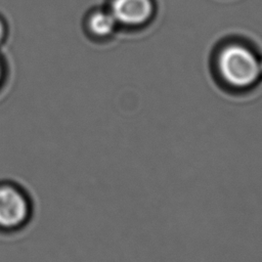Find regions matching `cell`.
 <instances>
[{
  "instance_id": "1",
  "label": "cell",
  "mask_w": 262,
  "mask_h": 262,
  "mask_svg": "<svg viewBox=\"0 0 262 262\" xmlns=\"http://www.w3.org/2000/svg\"><path fill=\"white\" fill-rule=\"evenodd\" d=\"M219 70L224 81L231 87H251L261 74L260 64L254 54L242 46L225 48L219 58Z\"/></svg>"
},
{
  "instance_id": "2",
  "label": "cell",
  "mask_w": 262,
  "mask_h": 262,
  "mask_svg": "<svg viewBox=\"0 0 262 262\" xmlns=\"http://www.w3.org/2000/svg\"><path fill=\"white\" fill-rule=\"evenodd\" d=\"M28 205L25 198L10 186L0 187V226L11 228L26 219Z\"/></svg>"
},
{
  "instance_id": "3",
  "label": "cell",
  "mask_w": 262,
  "mask_h": 262,
  "mask_svg": "<svg viewBox=\"0 0 262 262\" xmlns=\"http://www.w3.org/2000/svg\"><path fill=\"white\" fill-rule=\"evenodd\" d=\"M152 11L150 0H114L111 13L124 25H140L148 19Z\"/></svg>"
},
{
  "instance_id": "4",
  "label": "cell",
  "mask_w": 262,
  "mask_h": 262,
  "mask_svg": "<svg viewBox=\"0 0 262 262\" xmlns=\"http://www.w3.org/2000/svg\"><path fill=\"white\" fill-rule=\"evenodd\" d=\"M116 23L117 20L111 12L96 11L89 17L88 27L94 35L104 37L114 31Z\"/></svg>"
},
{
  "instance_id": "5",
  "label": "cell",
  "mask_w": 262,
  "mask_h": 262,
  "mask_svg": "<svg viewBox=\"0 0 262 262\" xmlns=\"http://www.w3.org/2000/svg\"><path fill=\"white\" fill-rule=\"evenodd\" d=\"M3 36H4V27L0 20V41L3 39Z\"/></svg>"
},
{
  "instance_id": "6",
  "label": "cell",
  "mask_w": 262,
  "mask_h": 262,
  "mask_svg": "<svg viewBox=\"0 0 262 262\" xmlns=\"http://www.w3.org/2000/svg\"><path fill=\"white\" fill-rule=\"evenodd\" d=\"M0 78H1V68H0Z\"/></svg>"
}]
</instances>
